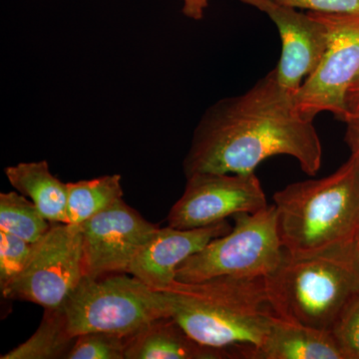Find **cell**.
Wrapping results in <instances>:
<instances>
[{"label": "cell", "mask_w": 359, "mask_h": 359, "mask_svg": "<svg viewBox=\"0 0 359 359\" xmlns=\"http://www.w3.org/2000/svg\"><path fill=\"white\" fill-rule=\"evenodd\" d=\"M287 155L316 176L323 147L313 121L302 117L294 95L275 70L244 94L222 99L207 111L194 132L184 161L187 177L198 173L249 174L273 156Z\"/></svg>", "instance_id": "obj_1"}, {"label": "cell", "mask_w": 359, "mask_h": 359, "mask_svg": "<svg viewBox=\"0 0 359 359\" xmlns=\"http://www.w3.org/2000/svg\"><path fill=\"white\" fill-rule=\"evenodd\" d=\"M173 318L194 339L235 359L263 344L271 318L264 278L219 276L199 283L175 280L168 289Z\"/></svg>", "instance_id": "obj_2"}, {"label": "cell", "mask_w": 359, "mask_h": 359, "mask_svg": "<svg viewBox=\"0 0 359 359\" xmlns=\"http://www.w3.org/2000/svg\"><path fill=\"white\" fill-rule=\"evenodd\" d=\"M273 199L285 252L316 255L354 248L359 233V166L353 157L334 174L290 184Z\"/></svg>", "instance_id": "obj_3"}, {"label": "cell", "mask_w": 359, "mask_h": 359, "mask_svg": "<svg viewBox=\"0 0 359 359\" xmlns=\"http://www.w3.org/2000/svg\"><path fill=\"white\" fill-rule=\"evenodd\" d=\"M264 282L276 316L332 332L349 302L359 294L354 248L316 255L285 252L282 263Z\"/></svg>", "instance_id": "obj_4"}, {"label": "cell", "mask_w": 359, "mask_h": 359, "mask_svg": "<svg viewBox=\"0 0 359 359\" xmlns=\"http://www.w3.org/2000/svg\"><path fill=\"white\" fill-rule=\"evenodd\" d=\"M125 273L83 276L63 304L72 337L104 332L128 337L151 321L173 316L166 292Z\"/></svg>", "instance_id": "obj_5"}, {"label": "cell", "mask_w": 359, "mask_h": 359, "mask_svg": "<svg viewBox=\"0 0 359 359\" xmlns=\"http://www.w3.org/2000/svg\"><path fill=\"white\" fill-rule=\"evenodd\" d=\"M235 226L186 259L176 280L199 283L219 276L256 278L271 275L285 256L278 230L275 205L233 217Z\"/></svg>", "instance_id": "obj_6"}, {"label": "cell", "mask_w": 359, "mask_h": 359, "mask_svg": "<svg viewBox=\"0 0 359 359\" xmlns=\"http://www.w3.org/2000/svg\"><path fill=\"white\" fill-rule=\"evenodd\" d=\"M80 226L52 224L34 243L25 268L1 290L6 299L39 304L44 309L62 306L83 278Z\"/></svg>", "instance_id": "obj_7"}, {"label": "cell", "mask_w": 359, "mask_h": 359, "mask_svg": "<svg viewBox=\"0 0 359 359\" xmlns=\"http://www.w3.org/2000/svg\"><path fill=\"white\" fill-rule=\"evenodd\" d=\"M309 13L327 26V47L320 65L295 94V105L311 121L323 111L344 121L347 90L359 76V13Z\"/></svg>", "instance_id": "obj_8"}, {"label": "cell", "mask_w": 359, "mask_h": 359, "mask_svg": "<svg viewBox=\"0 0 359 359\" xmlns=\"http://www.w3.org/2000/svg\"><path fill=\"white\" fill-rule=\"evenodd\" d=\"M266 194L255 173H198L187 177L183 196L168 215V224L182 230L204 228L241 212L266 209Z\"/></svg>", "instance_id": "obj_9"}, {"label": "cell", "mask_w": 359, "mask_h": 359, "mask_svg": "<svg viewBox=\"0 0 359 359\" xmlns=\"http://www.w3.org/2000/svg\"><path fill=\"white\" fill-rule=\"evenodd\" d=\"M83 275L96 278L126 273L159 226L149 223L124 200L117 201L80 226Z\"/></svg>", "instance_id": "obj_10"}, {"label": "cell", "mask_w": 359, "mask_h": 359, "mask_svg": "<svg viewBox=\"0 0 359 359\" xmlns=\"http://www.w3.org/2000/svg\"><path fill=\"white\" fill-rule=\"evenodd\" d=\"M264 13L275 22L282 39V55L275 68L278 81L290 93H297L304 80L320 65L327 50V26L311 13L269 0Z\"/></svg>", "instance_id": "obj_11"}, {"label": "cell", "mask_w": 359, "mask_h": 359, "mask_svg": "<svg viewBox=\"0 0 359 359\" xmlns=\"http://www.w3.org/2000/svg\"><path fill=\"white\" fill-rule=\"evenodd\" d=\"M231 228L226 219L190 230L170 226L159 228L139 250L127 273L163 292L176 280L177 269L186 259L204 249L214 238L228 233Z\"/></svg>", "instance_id": "obj_12"}, {"label": "cell", "mask_w": 359, "mask_h": 359, "mask_svg": "<svg viewBox=\"0 0 359 359\" xmlns=\"http://www.w3.org/2000/svg\"><path fill=\"white\" fill-rule=\"evenodd\" d=\"M125 359H235L223 349L200 344L173 316L158 318L127 337Z\"/></svg>", "instance_id": "obj_13"}, {"label": "cell", "mask_w": 359, "mask_h": 359, "mask_svg": "<svg viewBox=\"0 0 359 359\" xmlns=\"http://www.w3.org/2000/svg\"><path fill=\"white\" fill-rule=\"evenodd\" d=\"M245 359H346L332 332L273 316L263 344Z\"/></svg>", "instance_id": "obj_14"}, {"label": "cell", "mask_w": 359, "mask_h": 359, "mask_svg": "<svg viewBox=\"0 0 359 359\" xmlns=\"http://www.w3.org/2000/svg\"><path fill=\"white\" fill-rule=\"evenodd\" d=\"M11 185L29 198L52 224H68V186L49 170L46 161L20 163L4 170Z\"/></svg>", "instance_id": "obj_15"}, {"label": "cell", "mask_w": 359, "mask_h": 359, "mask_svg": "<svg viewBox=\"0 0 359 359\" xmlns=\"http://www.w3.org/2000/svg\"><path fill=\"white\" fill-rule=\"evenodd\" d=\"M75 340L68 330L63 306L44 309L41 323L32 337L0 358L67 359Z\"/></svg>", "instance_id": "obj_16"}, {"label": "cell", "mask_w": 359, "mask_h": 359, "mask_svg": "<svg viewBox=\"0 0 359 359\" xmlns=\"http://www.w3.org/2000/svg\"><path fill=\"white\" fill-rule=\"evenodd\" d=\"M68 224L81 226L89 219L123 199L121 176L107 175L68 183Z\"/></svg>", "instance_id": "obj_17"}, {"label": "cell", "mask_w": 359, "mask_h": 359, "mask_svg": "<svg viewBox=\"0 0 359 359\" xmlns=\"http://www.w3.org/2000/svg\"><path fill=\"white\" fill-rule=\"evenodd\" d=\"M52 223L22 194H0V231L18 236L26 242H39Z\"/></svg>", "instance_id": "obj_18"}, {"label": "cell", "mask_w": 359, "mask_h": 359, "mask_svg": "<svg viewBox=\"0 0 359 359\" xmlns=\"http://www.w3.org/2000/svg\"><path fill=\"white\" fill-rule=\"evenodd\" d=\"M127 337L92 332L78 335L67 359H125Z\"/></svg>", "instance_id": "obj_19"}, {"label": "cell", "mask_w": 359, "mask_h": 359, "mask_svg": "<svg viewBox=\"0 0 359 359\" xmlns=\"http://www.w3.org/2000/svg\"><path fill=\"white\" fill-rule=\"evenodd\" d=\"M34 244L18 236L0 231V289L13 282L32 256Z\"/></svg>", "instance_id": "obj_20"}, {"label": "cell", "mask_w": 359, "mask_h": 359, "mask_svg": "<svg viewBox=\"0 0 359 359\" xmlns=\"http://www.w3.org/2000/svg\"><path fill=\"white\" fill-rule=\"evenodd\" d=\"M332 332L346 359H359V294L349 302Z\"/></svg>", "instance_id": "obj_21"}, {"label": "cell", "mask_w": 359, "mask_h": 359, "mask_svg": "<svg viewBox=\"0 0 359 359\" xmlns=\"http://www.w3.org/2000/svg\"><path fill=\"white\" fill-rule=\"evenodd\" d=\"M276 4L320 13H359V0H271Z\"/></svg>", "instance_id": "obj_22"}, {"label": "cell", "mask_w": 359, "mask_h": 359, "mask_svg": "<svg viewBox=\"0 0 359 359\" xmlns=\"http://www.w3.org/2000/svg\"><path fill=\"white\" fill-rule=\"evenodd\" d=\"M240 1L257 7L262 11H264L269 4V0H240ZM208 2L209 0H183V13L191 20H202L205 9L208 7Z\"/></svg>", "instance_id": "obj_23"}, {"label": "cell", "mask_w": 359, "mask_h": 359, "mask_svg": "<svg viewBox=\"0 0 359 359\" xmlns=\"http://www.w3.org/2000/svg\"><path fill=\"white\" fill-rule=\"evenodd\" d=\"M346 124V142L351 156L359 166V115L344 122Z\"/></svg>", "instance_id": "obj_24"}, {"label": "cell", "mask_w": 359, "mask_h": 359, "mask_svg": "<svg viewBox=\"0 0 359 359\" xmlns=\"http://www.w3.org/2000/svg\"><path fill=\"white\" fill-rule=\"evenodd\" d=\"M346 109V115L344 122H346L351 118L359 115V76L356 78L355 81L347 90Z\"/></svg>", "instance_id": "obj_25"}, {"label": "cell", "mask_w": 359, "mask_h": 359, "mask_svg": "<svg viewBox=\"0 0 359 359\" xmlns=\"http://www.w3.org/2000/svg\"><path fill=\"white\" fill-rule=\"evenodd\" d=\"M354 254H355L356 262H358L359 266V233L358 238H356L355 244H354Z\"/></svg>", "instance_id": "obj_26"}]
</instances>
